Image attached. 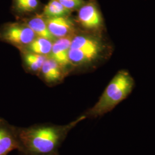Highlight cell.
<instances>
[{
	"label": "cell",
	"mask_w": 155,
	"mask_h": 155,
	"mask_svg": "<svg viewBox=\"0 0 155 155\" xmlns=\"http://www.w3.org/2000/svg\"><path fill=\"white\" fill-rule=\"evenodd\" d=\"M85 120L83 115L64 125L36 124L28 127H17L18 151L20 155H45L58 152L69 133Z\"/></svg>",
	"instance_id": "6da1fadb"
},
{
	"label": "cell",
	"mask_w": 155,
	"mask_h": 155,
	"mask_svg": "<svg viewBox=\"0 0 155 155\" xmlns=\"http://www.w3.org/2000/svg\"><path fill=\"white\" fill-rule=\"evenodd\" d=\"M113 47L102 33L85 31L73 36L68 52L70 63L93 67L110 56Z\"/></svg>",
	"instance_id": "7a4b0ae2"
},
{
	"label": "cell",
	"mask_w": 155,
	"mask_h": 155,
	"mask_svg": "<svg viewBox=\"0 0 155 155\" xmlns=\"http://www.w3.org/2000/svg\"><path fill=\"white\" fill-rule=\"evenodd\" d=\"M135 82L130 72L121 70L117 72L106 86L98 101L82 115L85 119L97 118L112 110L131 94Z\"/></svg>",
	"instance_id": "3957f363"
},
{
	"label": "cell",
	"mask_w": 155,
	"mask_h": 155,
	"mask_svg": "<svg viewBox=\"0 0 155 155\" xmlns=\"http://www.w3.org/2000/svg\"><path fill=\"white\" fill-rule=\"evenodd\" d=\"M77 20L86 31L102 33L104 18L95 0L86 1L78 10Z\"/></svg>",
	"instance_id": "277c9868"
},
{
	"label": "cell",
	"mask_w": 155,
	"mask_h": 155,
	"mask_svg": "<svg viewBox=\"0 0 155 155\" xmlns=\"http://www.w3.org/2000/svg\"><path fill=\"white\" fill-rule=\"evenodd\" d=\"M36 36L27 25L20 23L7 24L0 30V40L17 47L28 45Z\"/></svg>",
	"instance_id": "5b68a950"
},
{
	"label": "cell",
	"mask_w": 155,
	"mask_h": 155,
	"mask_svg": "<svg viewBox=\"0 0 155 155\" xmlns=\"http://www.w3.org/2000/svg\"><path fill=\"white\" fill-rule=\"evenodd\" d=\"M18 149L17 127L0 117V155H8Z\"/></svg>",
	"instance_id": "8992f818"
},
{
	"label": "cell",
	"mask_w": 155,
	"mask_h": 155,
	"mask_svg": "<svg viewBox=\"0 0 155 155\" xmlns=\"http://www.w3.org/2000/svg\"><path fill=\"white\" fill-rule=\"evenodd\" d=\"M46 22L50 33L55 38L70 35L74 30V24L68 16L46 18Z\"/></svg>",
	"instance_id": "52a82bcc"
},
{
	"label": "cell",
	"mask_w": 155,
	"mask_h": 155,
	"mask_svg": "<svg viewBox=\"0 0 155 155\" xmlns=\"http://www.w3.org/2000/svg\"><path fill=\"white\" fill-rule=\"evenodd\" d=\"M73 36L68 35L59 38L53 43L51 54V58L56 61L61 67L66 66L70 63L68 52Z\"/></svg>",
	"instance_id": "ba28073f"
},
{
	"label": "cell",
	"mask_w": 155,
	"mask_h": 155,
	"mask_svg": "<svg viewBox=\"0 0 155 155\" xmlns=\"http://www.w3.org/2000/svg\"><path fill=\"white\" fill-rule=\"evenodd\" d=\"M61 67L54 59H46L41 68L42 77L48 84H55L60 82L63 78Z\"/></svg>",
	"instance_id": "9c48e42d"
},
{
	"label": "cell",
	"mask_w": 155,
	"mask_h": 155,
	"mask_svg": "<svg viewBox=\"0 0 155 155\" xmlns=\"http://www.w3.org/2000/svg\"><path fill=\"white\" fill-rule=\"evenodd\" d=\"M42 15H37L31 18L27 23V25L39 37L49 39L51 41L55 40V38L50 33L47 25L46 19Z\"/></svg>",
	"instance_id": "30bf717a"
},
{
	"label": "cell",
	"mask_w": 155,
	"mask_h": 155,
	"mask_svg": "<svg viewBox=\"0 0 155 155\" xmlns=\"http://www.w3.org/2000/svg\"><path fill=\"white\" fill-rule=\"evenodd\" d=\"M52 45V41L38 36L27 45V48L30 52L45 56L50 54Z\"/></svg>",
	"instance_id": "8fae6325"
},
{
	"label": "cell",
	"mask_w": 155,
	"mask_h": 155,
	"mask_svg": "<svg viewBox=\"0 0 155 155\" xmlns=\"http://www.w3.org/2000/svg\"><path fill=\"white\" fill-rule=\"evenodd\" d=\"M70 13V11L62 5L58 0H50L43 9V15L46 17V18H48L66 16Z\"/></svg>",
	"instance_id": "7c38bea8"
},
{
	"label": "cell",
	"mask_w": 155,
	"mask_h": 155,
	"mask_svg": "<svg viewBox=\"0 0 155 155\" xmlns=\"http://www.w3.org/2000/svg\"><path fill=\"white\" fill-rule=\"evenodd\" d=\"M24 59L27 66L32 71H36L41 70L45 61L47 59L45 56L28 52L24 56Z\"/></svg>",
	"instance_id": "4fadbf2b"
},
{
	"label": "cell",
	"mask_w": 155,
	"mask_h": 155,
	"mask_svg": "<svg viewBox=\"0 0 155 155\" xmlns=\"http://www.w3.org/2000/svg\"><path fill=\"white\" fill-rule=\"evenodd\" d=\"M39 0H14L15 8L20 13L35 11L39 6Z\"/></svg>",
	"instance_id": "5bb4252c"
},
{
	"label": "cell",
	"mask_w": 155,
	"mask_h": 155,
	"mask_svg": "<svg viewBox=\"0 0 155 155\" xmlns=\"http://www.w3.org/2000/svg\"><path fill=\"white\" fill-rule=\"evenodd\" d=\"M62 5L70 12L79 10L84 4V0H58Z\"/></svg>",
	"instance_id": "9a60e30c"
},
{
	"label": "cell",
	"mask_w": 155,
	"mask_h": 155,
	"mask_svg": "<svg viewBox=\"0 0 155 155\" xmlns=\"http://www.w3.org/2000/svg\"><path fill=\"white\" fill-rule=\"evenodd\" d=\"M61 155L59 152H55V153H50V154H45V155Z\"/></svg>",
	"instance_id": "2e32d148"
}]
</instances>
